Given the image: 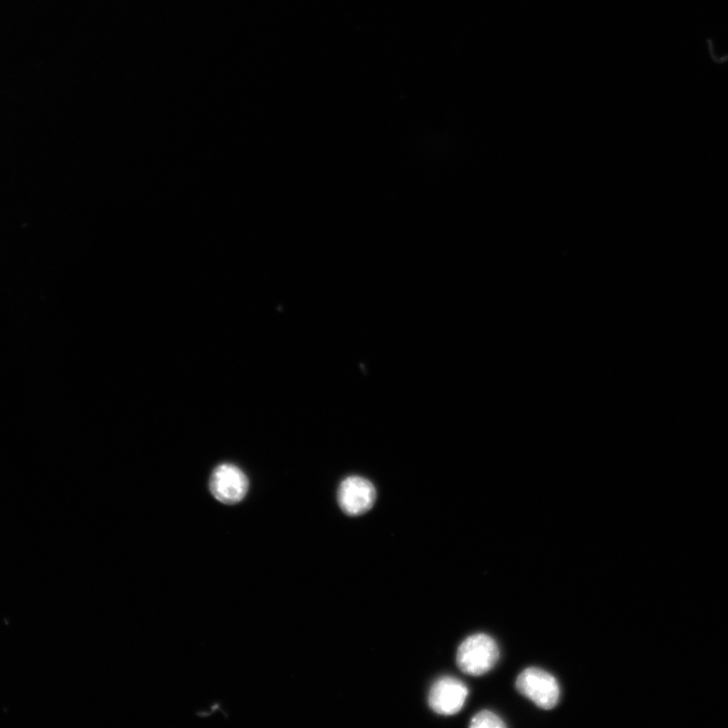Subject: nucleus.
I'll use <instances>...</instances> for the list:
<instances>
[{
  "label": "nucleus",
  "instance_id": "7ed1b4c3",
  "mask_svg": "<svg viewBox=\"0 0 728 728\" xmlns=\"http://www.w3.org/2000/svg\"><path fill=\"white\" fill-rule=\"evenodd\" d=\"M469 696L468 687L459 679L443 677L431 687L428 697L431 709L441 715L460 712Z\"/></svg>",
  "mask_w": 728,
  "mask_h": 728
},
{
  "label": "nucleus",
  "instance_id": "f03ea898",
  "mask_svg": "<svg viewBox=\"0 0 728 728\" xmlns=\"http://www.w3.org/2000/svg\"><path fill=\"white\" fill-rule=\"evenodd\" d=\"M516 688L523 696L545 710L556 707L560 699V686L556 678L538 668L524 670L517 678Z\"/></svg>",
  "mask_w": 728,
  "mask_h": 728
},
{
  "label": "nucleus",
  "instance_id": "39448f33",
  "mask_svg": "<svg viewBox=\"0 0 728 728\" xmlns=\"http://www.w3.org/2000/svg\"><path fill=\"white\" fill-rule=\"evenodd\" d=\"M248 488L247 477L233 465H222L212 475L211 491L214 497L224 504H235L242 501Z\"/></svg>",
  "mask_w": 728,
  "mask_h": 728
},
{
  "label": "nucleus",
  "instance_id": "423d86ee",
  "mask_svg": "<svg viewBox=\"0 0 728 728\" xmlns=\"http://www.w3.org/2000/svg\"><path fill=\"white\" fill-rule=\"evenodd\" d=\"M470 726L473 728H504L506 724L494 712L484 710L475 715Z\"/></svg>",
  "mask_w": 728,
  "mask_h": 728
},
{
  "label": "nucleus",
  "instance_id": "20e7f679",
  "mask_svg": "<svg viewBox=\"0 0 728 728\" xmlns=\"http://www.w3.org/2000/svg\"><path fill=\"white\" fill-rule=\"evenodd\" d=\"M377 498L374 485L360 477L345 479L339 488L338 502L341 509L350 516H358L373 508Z\"/></svg>",
  "mask_w": 728,
  "mask_h": 728
},
{
  "label": "nucleus",
  "instance_id": "f257e3e1",
  "mask_svg": "<svg viewBox=\"0 0 728 728\" xmlns=\"http://www.w3.org/2000/svg\"><path fill=\"white\" fill-rule=\"evenodd\" d=\"M500 657L498 645L491 636L474 634L460 646L457 654L459 668L471 676H482L490 672Z\"/></svg>",
  "mask_w": 728,
  "mask_h": 728
}]
</instances>
